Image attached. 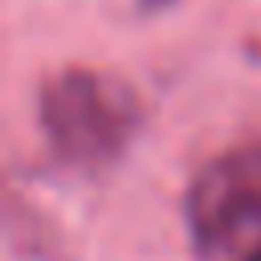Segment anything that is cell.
Here are the masks:
<instances>
[{
    "mask_svg": "<svg viewBox=\"0 0 261 261\" xmlns=\"http://www.w3.org/2000/svg\"><path fill=\"white\" fill-rule=\"evenodd\" d=\"M135 122V94L94 69H61L41 86V130L53 155L73 167L114 163Z\"/></svg>",
    "mask_w": 261,
    "mask_h": 261,
    "instance_id": "6da1fadb",
    "label": "cell"
},
{
    "mask_svg": "<svg viewBox=\"0 0 261 261\" xmlns=\"http://www.w3.org/2000/svg\"><path fill=\"white\" fill-rule=\"evenodd\" d=\"M188 228L200 253L261 245V143L216 155L192 179Z\"/></svg>",
    "mask_w": 261,
    "mask_h": 261,
    "instance_id": "7a4b0ae2",
    "label": "cell"
},
{
    "mask_svg": "<svg viewBox=\"0 0 261 261\" xmlns=\"http://www.w3.org/2000/svg\"><path fill=\"white\" fill-rule=\"evenodd\" d=\"M241 261H261V245H253V249H249V253H245Z\"/></svg>",
    "mask_w": 261,
    "mask_h": 261,
    "instance_id": "3957f363",
    "label": "cell"
}]
</instances>
